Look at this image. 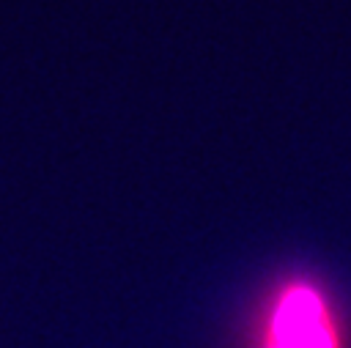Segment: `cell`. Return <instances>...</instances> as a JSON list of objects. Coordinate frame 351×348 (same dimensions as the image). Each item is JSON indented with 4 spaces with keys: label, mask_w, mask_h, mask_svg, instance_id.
Segmentation results:
<instances>
[{
    "label": "cell",
    "mask_w": 351,
    "mask_h": 348,
    "mask_svg": "<svg viewBox=\"0 0 351 348\" xmlns=\"http://www.w3.org/2000/svg\"><path fill=\"white\" fill-rule=\"evenodd\" d=\"M266 348H337L321 296L307 285H291L280 296Z\"/></svg>",
    "instance_id": "6da1fadb"
}]
</instances>
